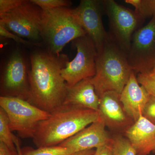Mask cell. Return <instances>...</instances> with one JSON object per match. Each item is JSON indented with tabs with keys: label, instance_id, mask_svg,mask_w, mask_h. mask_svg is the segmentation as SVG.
<instances>
[{
	"label": "cell",
	"instance_id": "1",
	"mask_svg": "<svg viewBox=\"0 0 155 155\" xmlns=\"http://www.w3.org/2000/svg\"><path fill=\"white\" fill-rule=\"evenodd\" d=\"M69 61L64 54L55 55L48 51H36L30 55L28 72V102L41 110L52 113L63 105L67 86L61 70Z\"/></svg>",
	"mask_w": 155,
	"mask_h": 155
},
{
	"label": "cell",
	"instance_id": "2",
	"mask_svg": "<svg viewBox=\"0 0 155 155\" xmlns=\"http://www.w3.org/2000/svg\"><path fill=\"white\" fill-rule=\"evenodd\" d=\"M100 119L96 111L62 105L36 125L34 143L37 148L59 145Z\"/></svg>",
	"mask_w": 155,
	"mask_h": 155
},
{
	"label": "cell",
	"instance_id": "3",
	"mask_svg": "<svg viewBox=\"0 0 155 155\" xmlns=\"http://www.w3.org/2000/svg\"><path fill=\"white\" fill-rule=\"evenodd\" d=\"M127 54L109 37L102 49L97 53L96 74L91 78L97 95L114 91L121 94L132 71Z\"/></svg>",
	"mask_w": 155,
	"mask_h": 155
},
{
	"label": "cell",
	"instance_id": "4",
	"mask_svg": "<svg viewBox=\"0 0 155 155\" xmlns=\"http://www.w3.org/2000/svg\"><path fill=\"white\" fill-rule=\"evenodd\" d=\"M42 10L41 36L50 52L60 54L69 42L87 35L74 17L72 9L60 8Z\"/></svg>",
	"mask_w": 155,
	"mask_h": 155
},
{
	"label": "cell",
	"instance_id": "5",
	"mask_svg": "<svg viewBox=\"0 0 155 155\" xmlns=\"http://www.w3.org/2000/svg\"><path fill=\"white\" fill-rule=\"evenodd\" d=\"M102 2L104 12L109 19V37L127 54L134 34L142 27L145 19L135 11L114 0H104Z\"/></svg>",
	"mask_w": 155,
	"mask_h": 155
},
{
	"label": "cell",
	"instance_id": "6",
	"mask_svg": "<svg viewBox=\"0 0 155 155\" xmlns=\"http://www.w3.org/2000/svg\"><path fill=\"white\" fill-rule=\"evenodd\" d=\"M0 107L8 116L11 131H16L23 138H32L37 124L51 115L26 100L16 97L2 96Z\"/></svg>",
	"mask_w": 155,
	"mask_h": 155
},
{
	"label": "cell",
	"instance_id": "7",
	"mask_svg": "<svg viewBox=\"0 0 155 155\" xmlns=\"http://www.w3.org/2000/svg\"><path fill=\"white\" fill-rule=\"evenodd\" d=\"M42 12V9L30 0H24L18 7L0 15V21L8 30L18 36L36 42L41 38Z\"/></svg>",
	"mask_w": 155,
	"mask_h": 155
},
{
	"label": "cell",
	"instance_id": "8",
	"mask_svg": "<svg viewBox=\"0 0 155 155\" xmlns=\"http://www.w3.org/2000/svg\"><path fill=\"white\" fill-rule=\"evenodd\" d=\"M77 54L61 70L62 77L67 86L71 87L79 81L93 77L96 74L97 51L93 42L87 35L72 41Z\"/></svg>",
	"mask_w": 155,
	"mask_h": 155
},
{
	"label": "cell",
	"instance_id": "9",
	"mask_svg": "<svg viewBox=\"0 0 155 155\" xmlns=\"http://www.w3.org/2000/svg\"><path fill=\"white\" fill-rule=\"evenodd\" d=\"M127 60L132 70L137 73H149L155 65V19L134 34Z\"/></svg>",
	"mask_w": 155,
	"mask_h": 155
},
{
	"label": "cell",
	"instance_id": "10",
	"mask_svg": "<svg viewBox=\"0 0 155 155\" xmlns=\"http://www.w3.org/2000/svg\"><path fill=\"white\" fill-rule=\"evenodd\" d=\"M75 19L93 42L97 53L109 38L102 20L104 12L102 1L81 0L78 6L72 9Z\"/></svg>",
	"mask_w": 155,
	"mask_h": 155
},
{
	"label": "cell",
	"instance_id": "11",
	"mask_svg": "<svg viewBox=\"0 0 155 155\" xmlns=\"http://www.w3.org/2000/svg\"><path fill=\"white\" fill-rule=\"evenodd\" d=\"M5 96L28 99L29 86L25 60L19 51L14 52L6 65L3 80Z\"/></svg>",
	"mask_w": 155,
	"mask_h": 155
},
{
	"label": "cell",
	"instance_id": "12",
	"mask_svg": "<svg viewBox=\"0 0 155 155\" xmlns=\"http://www.w3.org/2000/svg\"><path fill=\"white\" fill-rule=\"evenodd\" d=\"M97 112L106 127L116 132L125 130L134 123L125 113L120 101V94L105 92L100 97Z\"/></svg>",
	"mask_w": 155,
	"mask_h": 155
},
{
	"label": "cell",
	"instance_id": "13",
	"mask_svg": "<svg viewBox=\"0 0 155 155\" xmlns=\"http://www.w3.org/2000/svg\"><path fill=\"white\" fill-rule=\"evenodd\" d=\"M101 119L93 122L59 145L69 148L74 153L110 144L112 137Z\"/></svg>",
	"mask_w": 155,
	"mask_h": 155
},
{
	"label": "cell",
	"instance_id": "14",
	"mask_svg": "<svg viewBox=\"0 0 155 155\" xmlns=\"http://www.w3.org/2000/svg\"><path fill=\"white\" fill-rule=\"evenodd\" d=\"M151 95L139 83L133 70L120 94V101L127 116L136 122L142 116L143 111Z\"/></svg>",
	"mask_w": 155,
	"mask_h": 155
},
{
	"label": "cell",
	"instance_id": "15",
	"mask_svg": "<svg viewBox=\"0 0 155 155\" xmlns=\"http://www.w3.org/2000/svg\"><path fill=\"white\" fill-rule=\"evenodd\" d=\"M137 155H149L155 148V124L141 116L125 130Z\"/></svg>",
	"mask_w": 155,
	"mask_h": 155
},
{
	"label": "cell",
	"instance_id": "16",
	"mask_svg": "<svg viewBox=\"0 0 155 155\" xmlns=\"http://www.w3.org/2000/svg\"><path fill=\"white\" fill-rule=\"evenodd\" d=\"M100 100L91 78L84 79L71 87H68L63 105L86 108L97 112Z\"/></svg>",
	"mask_w": 155,
	"mask_h": 155
},
{
	"label": "cell",
	"instance_id": "17",
	"mask_svg": "<svg viewBox=\"0 0 155 155\" xmlns=\"http://www.w3.org/2000/svg\"><path fill=\"white\" fill-rule=\"evenodd\" d=\"M22 155H73L75 153L69 148L60 145L34 149L29 147L21 148Z\"/></svg>",
	"mask_w": 155,
	"mask_h": 155
},
{
	"label": "cell",
	"instance_id": "18",
	"mask_svg": "<svg viewBox=\"0 0 155 155\" xmlns=\"http://www.w3.org/2000/svg\"><path fill=\"white\" fill-rule=\"evenodd\" d=\"M9 119L5 112L0 108V142L2 143L12 149H16L14 138L12 133Z\"/></svg>",
	"mask_w": 155,
	"mask_h": 155
},
{
	"label": "cell",
	"instance_id": "19",
	"mask_svg": "<svg viewBox=\"0 0 155 155\" xmlns=\"http://www.w3.org/2000/svg\"><path fill=\"white\" fill-rule=\"evenodd\" d=\"M110 146L114 155H137L129 140L120 134L112 137Z\"/></svg>",
	"mask_w": 155,
	"mask_h": 155
},
{
	"label": "cell",
	"instance_id": "20",
	"mask_svg": "<svg viewBox=\"0 0 155 155\" xmlns=\"http://www.w3.org/2000/svg\"><path fill=\"white\" fill-rule=\"evenodd\" d=\"M126 2L134 6V11L145 19H155V0H127Z\"/></svg>",
	"mask_w": 155,
	"mask_h": 155
},
{
	"label": "cell",
	"instance_id": "21",
	"mask_svg": "<svg viewBox=\"0 0 155 155\" xmlns=\"http://www.w3.org/2000/svg\"><path fill=\"white\" fill-rule=\"evenodd\" d=\"M42 10L66 8L71 6V2L67 0H30Z\"/></svg>",
	"mask_w": 155,
	"mask_h": 155
},
{
	"label": "cell",
	"instance_id": "22",
	"mask_svg": "<svg viewBox=\"0 0 155 155\" xmlns=\"http://www.w3.org/2000/svg\"><path fill=\"white\" fill-rule=\"evenodd\" d=\"M0 35L1 37L5 38L12 39L14 41L18 43L21 44L25 46L29 47L40 46V44L38 42H35L25 40L21 37L11 33L6 28L5 24L2 22L0 21Z\"/></svg>",
	"mask_w": 155,
	"mask_h": 155
},
{
	"label": "cell",
	"instance_id": "23",
	"mask_svg": "<svg viewBox=\"0 0 155 155\" xmlns=\"http://www.w3.org/2000/svg\"><path fill=\"white\" fill-rule=\"evenodd\" d=\"M137 79L139 83L143 87L151 96L155 97V76L149 73H139Z\"/></svg>",
	"mask_w": 155,
	"mask_h": 155
},
{
	"label": "cell",
	"instance_id": "24",
	"mask_svg": "<svg viewBox=\"0 0 155 155\" xmlns=\"http://www.w3.org/2000/svg\"><path fill=\"white\" fill-rule=\"evenodd\" d=\"M142 116L155 124V97L150 96L143 111Z\"/></svg>",
	"mask_w": 155,
	"mask_h": 155
},
{
	"label": "cell",
	"instance_id": "25",
	"mask_svg": "<svg viewBox=\"0 0 155 155\" xmlns=\"http://www.w3.org/2000/svg\"><path fill=\"white\" fill-rule=\"evenodd\" d=\"M24 0H0V15L5 14L20 5Z\"/></svg>",
	"mask_w": 155,
	"mask_h": 155
},
{
	"label": "cell",
	"instance_id": "26",
	"mask_svg": "<svg viewBox=\"0 0 155 155\" xmlns=\"http://www.w3.org/2000/svg\"><path fill=\"white\" fill-rule=\"evenodd\" d=\"M93 155H114L110 144H105L96 149Z\"/></svg>",
	"mask_w": 155,
	"mask_h": 155
},
{
	"label": "cell",
	"instance_id": "27",
	"mask_svg": "<svg viewBox=\"0 0 155 155\" xmlns=\"http://www.w3.org/2000/svg\"><path fill=\"white\" fill-rule=\"evenodd\" d=\"M0 155H19L17 148L12 149L5 144L0 142Z\"/></svg>",
	"mask_w": 155,
	"mask_h": 155
},
{
	"label": "cell",
	"instance_id": "28",
	"mask_svg": "<svg viewBox=\"0 0 155 155\" xmlns=\"http://www.w3.org/2000/svg\"><path fill=\"white\" fill-rule=\"evenodd\" d=\"M95 151L94 149L85 150L78 152L75 153L73 155H93Z\"/></svg>",
	"mask_w": 155,
	"mask_h": 155
},
{
	"label": "cell",
	"instance_id": "29",
	"mask_svg": "<svg viewBox=\"0 0 155 155\" xmlns=\"http://www.w3.org/2000/svg\"><path fill=\"white\" fill-rule=\"evenodd\" d=\"M14 142L15 146H16L17 151H18V153H19V155H22V153H21V148L20 147L19 139L17 137H16L14 138Z\"/></svg>",
	"mask_w": 155,
	"mask_h": 155
},
{
	"label": "cell",
	"instance_id": "30",
	"mask_svg": "<svg viewBox=\"0 0 155 155\" xmlns=\"http://www.w3.org/2000/svg\"><path fill=\"white\" fill-rule=\"evenodd\" d=\"M149 74H150L151 75H155V65L152 70L150 72Z\"/></svg>",
	"mask_w": 155,
	"mask_h": 155
},
{
	"label": "cell",
	"instance_id": "31",
	"mask_svg": "<svg viewBox=\"0 0 155 155\" xmlns=\"http://www.w3.org/2000/svg\"><path fill=\"white\" fill-rule=\"evenodd\" d=\"M152 152L154 153H155V148L153 150Z\"/></svg>",
	"mask_w": 155,
	"mask_h": 155
}]
</instances>
